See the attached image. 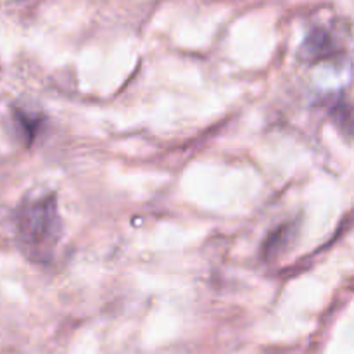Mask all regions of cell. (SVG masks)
Wrapping results in <instances>:
<instances>
[{"label":"cell","mask_w":354,"mask_h":354,"mask_svg":"<svg viewBox=\"0 0 354 354\" xmlns=\"http://www.w3.org/2000/svg\"><path fill=\"white\" fill-rule=\"evenodd\" d=\"M14 232L21 251L31 261L47 263L61 239V218L52 194L26 197L14 211Z\"/></svg>","instance_id":"6da1fadb"},{"label":"cell","mask_w":354,"mask_h":354,"mask_svg":"<svg viewBox=\"0 0 354 354\" xmlns=\"http://www.w3.org/2000/svg\"><path fill=\"white\" fill-rule=\"evenodd\" d=\"M335 50V45L332 41V37L328 31L317 28L308 35L306 41H304V52L313 59H324L327 55H332Z\"/></svg>","instance_id":"7a4b0ae2"},{"label":"cell","mask_w":354,"mask_h":354,"mask_svg":"<svg viewBox=\"0 0 354 354\" xmlns=\"http://www.w3.org/2000/svg\"><path fill=\"white\" fill-rule=\"evenodd\" d=\"M12 116L16 118V123L23 128L24 137H26L30 142L33 140L41 127V118L35 116V114H31V113H24V111H21V109L12 111Z\"/></svg>","instance_id":"3957f363"}]
</instances>
